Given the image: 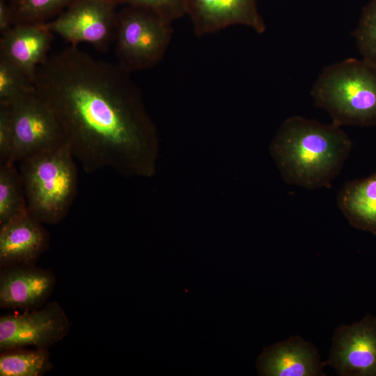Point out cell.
Here are the masks:
<instances>
[{
	"mask_svg": "<svg viewBox=\"0 0 376 376\" xmlns=\"http://www.w3.org/2000/svg\"><path fill=\"white\" fill-rule=\"evenodd\" d=\"M27 212L24 186L15 163L0 164V225Z\"/></svg>",
	"mask_w": 376,
	"mask_h": 376,
	"instance_id": "2e32d148",
	"label": "cell"
},
{
	"mask_svg": "<svg viewBox=\"0 0 376 376\" xmlns=\"http://www.w3.org/2000/svg\"><path fill=\"white\" fill-rule=\"evenodd\" d=\"M337 205L352 226L376 235V172L346 182Z\"/></svg>",
	"mask_w": 376,
	"mask_h": 376,
	"instance_id": "9a60e30c",
	"label": "cell"
},
{
	"mask_svg": "<svg viewBox=\"0 0 376 376\" xmlns=\"http://www.w3.org/2000/svg\"><path fill=\"white\" fill-rule=\"evenodd\" d=\"M326 363L316 347L299 336L264 348L257 361L260 375L316 376L323 375Z\"/></svg>",
	"mask_w": 376,
	"mask_h": 376,
	"instance_id": "5bb4252c",
	"label": "cell"
},
{
	"mask_svg": "<svg viewBox=\"0 0 376 376\" xmlns=\"http://www.w3.org/2000/svg\"><path fill=\"white\" fill-rule=\"evenodd\" d=\"M116 15L114 41L118 64L130 72L155 67L173 36L172 22L158 13L132 6Z\"/></svg>",
	"mask_w": 376,
	"mask_h": 376,
	"instance_id": "5b68a950",
	"label": "cell"
},
{
	"mask_svg": "<svg viewBox=\"0 0 376 376\" xmlns=\"http://www.w3.org/2000/svg\"><path fill=\"white\" fill-rule=\"evenodd\" d=\"M13 16L10 8L3 1L0 2V33L1 35L8 31L12 26Z\"/></svg>",
	"mask_w": 376,
	"mask_h": 376,
	"instance_id": "603a6c76",
	"label": "cell"
},
{
	"mask_svg": "<svg viewBox=\"0 0 376 376\" xmlns=\"http://www.w3.org/2000/svg\"><path fill=\"white\" fill-rule=\"evenodd\" d=\"M13 146V129L10 107L0 104V164L12 162Z\"/></svg>",
	"mask_w": 376,
	"mask_h": 376,
	"instance_id": "7402d4cb",
	"label": "cell"
},
{
	"mask_svg": "<svg viewBox=\"0 0 376 376\" xmlns=\"http://www.w3.org/2000/svg\"><path fill=\"white\" fill-rule=\"evenodd\" d=\"M54 36L45 23L15 24L1 35L0 58L33 82L38 68L48 57Z\"/></svg>",
	"mask_w": 376,
	"mask_h": 376,
	"instance_id": "4fadbf2b",
	"label": "cell"
},
{
	"mask_svg": "<svg viewBox=\"0 0 376 376\" xmlns=\"http://www.w3.org/2000/svg\"><path fill=\"white\" fill-rule=\"evenodd\" d=\"M258 0H185L194 33L201 37L234 25L246 26L261 34L266 24L260 14Z\"/></svg>",
	"mask_w": 376,
	"mask_h": 376,
	"instance_id": "30bf717a",
	"label": "cell"
},
{
	"mask_svg": "<svg viewBox=\"0 0 376 376\" xmlns=\"http://www.w3.org/2000/svg\"><path fill=\"white\" fill-rule=\"evenodd\" d=\"M55 281L52 271L35 265L1 267L0 306L24 311L39 308L50 297Z\"/></svg>",
	"mask_w": 376,
	"mask_h": 376,
	"instance_id": "8fae6325",
	"label": "cell"
},
{
	"mask_svg": "<svg viewBox=\"0 0 376 376\" xmlns=\"http://www.w3.org/2000/svg\"><path fill=\"white\" fill-rule=\"evenodd\" d=\"M352 148L340 126L292 116L280 126L269 150L287 184L316 189L331 187Z\"/></svg>",
	"mask_w": 376,
	"mask_h": 376,
	"instance_id": "7a4b0ae2",
	"label": "cell"
},
{
	"mask_svg": "<svg viewBox=\"0 0 376 376\" xmlns=\"http://www.w3.org/2000/svg\"><path fill=\"white\" fill-rule=\"evenodd\" d=\"M151 10L173 22L185 15V0H114Z\"/></svg>",
	"mask_w": 376,
	"mask_h": 376,
	"instance_id": "44dd1931",
	"label": "cell"
},
{
	"mask_svg": "<svg viewBox=\"0 0 376 376\" xmlns=\"http://www.w3.org/2000/svg\"><path fill=\"white\" fill-rule=\"evenodd\" d=\"M19 171L29 214L42 224L60 223L76 197L78 184L75 157L68 145L24 159Z\"/></svg>",
	"mask_w": 376,
	"mask_h": 376,
	"instance_id": "277c9868",
	"label": "cell"
},
{
	"mask_svg": "<svg viewBox=\"0 0 376 376\" xmlns=\"http://www.w3.org/2000/svg\"><path fill=\"white\" fill-rule=\"evenodd\" d=\"M326 364L342 376H376V317L338 327Z\"/></svg>",
	"mask_w": 376,
	"mask_h": 376,
	"instance_id": "9c48e42d",
	"label": "cell"
},
{
	"mask_svg": "<svg viewBox=\"0 0 376 376\" xmlns=\"http://www.w3.org/2000/svg\"><path fill=\"white\" fill-rule=\"evenodd\" d=\"M114 3V0H77L45 24L70 45L85 42L104 51L114 41L117 15Z\"/></svg>",
	"mask_w": 376,
	"mask_h": 376,
	"instance_id": "ba28073f",
	"label": "cell"
},
{
	"mask_svg": "<svg viewBox=\"0 0 376 376\" xmlns=\"http://www.w3.org/2000/svg\"><path fill=\"white\" fill-rule=\"evenodd\" d=\"M70 328L69 320L56 301L24 313L0 317V350L33 347L48 350L61 340Z\"/></svg>",
	"mask_w": 376,
	"mask_h": 376,
	"instance_id": "52a82bcc",
	"label": "cell"
},
{
	"mask_svg": "<svg viewBox=\"0 0 376 376\" xmlns=\"http://www.w3.org/2000/svg\"><path fill=\"white\" fill-rule=\"evenodd\" d=\"M77 0H15L10 8L13 24L46 23L47 19L65 6Z\"/></svg>",
	"mask_w": 376,
	"mask_h": 376,
	"instance_id": "ac0fdd59",
	"label": "cell"
},
{
	"mask_svg": "<svg viewBox=\"0 0 376 376\" xmlns=\"http://www.w3.org/2000/svg\"><path fill=\"white\" fill-rule=\"evenodd\" d=\"M42 224L29 212L0 225V265H35L49 245Z\"/></svg>",
	"mask_w": 376,
	"mask_h": 376,
	"instance_id": "7c38bea8",
	"label": "cell"
},
{
	"mask_svg": "<svg viewBox=\"0 0 376 376\" xmlns=\"http://www.w3.org/2000/svg\"><path fill=\"white\" fill-rule=\"evenodd\" d=\"M311 95L336 125H376V68L363 58H349L324 68Z\"/></svg>",
	"mask_w": 376,
	"mask_h": 376,
	"instance_id": "3957f363",
	"label": "cell"
},
{
	"mask_svg": "<svg viewBox=\"0 0 376 376\" xmlns=\"http://www.w3.org/2000/svg\"><path fill=\"white\" fill-rule=\"evenodd\" d=\"M52 367L48 350L16 348L0 356L1 376H41Z\"/></svg>",
	"mask_w": 376,
	"mask_h": 376,
	"instance_id": "e0dca14e",
	"label": "cell"
},
{
	"mask_svg": "<svg viewBox=\"0 0 376 376\" xmlns=\"http://www.w3.org/2000/svg\"><path fill=\"white\" fill-rule=\"evenodd\" d=\"M130 74L72 45L48 56L35 73L36 92L86 173L111 169L148 178L155 172L156 127Z\"/></svg>",
	"mask_w": 376,
	"mask_h": 376,
	"instance_id": "6da1fadb",
	"label": "cell"
},
{
	"mask_svg": "<svg viewBox=\"0 0 376 376\" xmlns=\"http://www.w3.org/2000/svg\"><path fill=\"white\" fill-rule=\"evenodd\" d=\"M8 106L13 129V162L66 144L55 115L35 88Z\"/></svg>",
	"mask_w": 376,
	"mask_h": 376,
	"instance_id": "8992f818",
	"label": "cell"
},
{
	"mask_svg": "<svg viewBox=\"0 0 376 376\" xmlns=\"http://www.w3.org/2000/svg\"><path fill=\"white\" fill-rule=\"evenodd\" d=\"M354 37L362 58L376 68V0L363 8Z\"/></svg>",
	"mask_w": 376,
	"mask_h": 376,
	"instance_id": "ffe728a7",
	"label": "cell"
},
{
	"mask_svg": "<svg viewBox=\"0 0 376 376\" xmlns=\"http://www.w3.org/2000/svg\"><path fill=\"white\" fill-rule=\"evenodd\" d=\"M33 90V81L29 77L0 58V104L9 105Z\"/></svg>",
	"mask_w": 376,
	"mask_h": 376,
	"instance_id": "d6986e66",
	"label": "cell"
}]
</instances>
